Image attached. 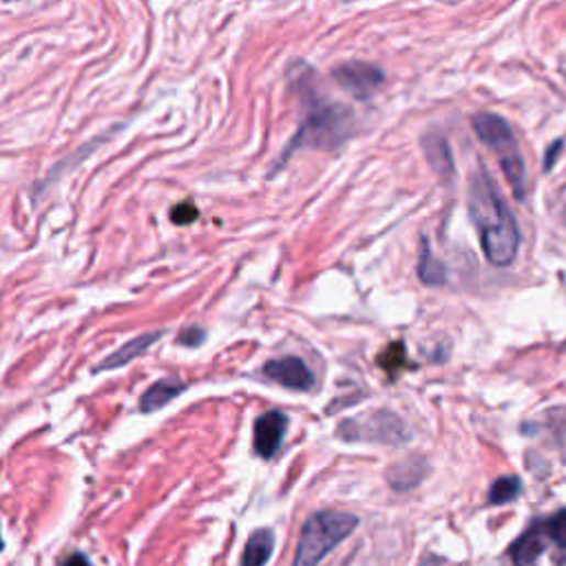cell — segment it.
I'll return each instance as SVG.
<instances>
[{"label": "cell", "instance_id": "cell-17", "mask_svg": "<svg viewBox=\"0 0 566 566\" xmlns=\"http://www.w3.org/2000/svg\"><path fill=\"white\" fill-rule=\"evenodd\" d=\"M379 365L390 374L395 376L397 371H401L406 365H408V356H406V347L403 343H390V347L379 356Z\"/></svg>", "mask_w": 566, "mask_h": 566}, {"label": "cell", "instance_id": "cell-19", "mask_svg": "<svg viewBox=\"0 0 566 566\" xmlns=\"http://www.w3.org/2000/svg\"><path fill=\"white\" fill-rule=\"evenodd\" d=\"M198 218H200V211H198V207L191 204V202H181V204H177V207L170 209V220H173V224H177V226L193 224Z\"/></svg>", "mask_w": 566, "mask_h": 566}, {"label": "cell", "instance_id": "cell-6", "mask_svg": "<svg viewBox=\"0 0 566 566\" xmlns=\"http://www.w3.org/2000/svg\"><path fill=\"white\" fill-rule=\"evenodd\" d=\"M332 80L356 100H367L386 85V74L371 63H343L332 69Z\"/></svg>", "mask_w": 566, "mask_h": 566}, {"label": "cell", "instance_id": "cell-18", "mask_svg": "<svg viewBox=\"0 0 566 566\" xmlns=\"http://www.w3.org/2000/svg\"><path fill=\"white\" fill-rule=\"evenodd\" d=\"M546 535L562 548H566V509L557 511L546 524H544Z\"/></svg>", "mask_w": 566, "mask_h": 566}, {"label": "cell", "instance_id": "cell-10", "mask_svg": "<svg viewBox=\"0 0 566 566\" xmlns=\"http://www.w3.org/2000/svg\"><path fill=\"white\" fill-rule=\"evenodd\" d=\"M186 390V384H179L175 379H162L155 381L142 397H140V412L153 414L162 408H166L173 399H177Z\"/></svg>", "mask_w": 566, "mask_h": 566}, {"label": "cell", "instance_id": "cell-4", "mask_svg": "<svg viewBox=\"0 0 566 566\" xmlns=\"http://www.w3.org/2000/svg\"><path fill=\"white\" fill-rule=\"evenodd\" d=\"M358 526V518L345 511H319L301 531L292 566H319L321 559L336 548Z\"/></svg>", "mask_w": 566, "mask_h": 566}, {"label": "cell", "instance_id": "cell-23", "mask_svg": "<svg viewBox=\"0 0 566 566\" xmlns=\"http://www.w3.org/2000/svg\"><path fill=\"white\" fill-rule=\"evenodd\" d=\"M419 566H445V562L436 555H428V557H423V562Z\"/></svg>", "mask_w": 566, "mask_h": 566}, {"label": "cell", "instance_id": "cell-2", "mask_svg": "<svg viewBox=\"0 0 566 566\" xmlns=\"http://www.w3.org/2000/svg\"><path fill=\"white\" fill-rule=\"evenodd\" d=\"M471 126L478 140L491 148L498 157V164L511 186L515 200L526 198V166L520 151V142L511 129V124L489 111H480L471 118Z\"/></svg>", "mask_w": 566, "mask_h": 566}, {"label": "cell", "instance_id": "cell-3", "mask_svg": "<svg viewBox=\"0 0 566 566\" xmlns=\"http://www.w3.org/2000/svg\"><path fill=\"white\" fill-rule=\"evenodd\" d=\"M306 118L297 135L290 140L288 151H297L301 146L334 148L336 144H341L354 124L352 113L341 104L317 98L310 87L306 89Z\"/></svg>", "mask_w": 566, "mask_h": 566}, {"label": "cell", "instance_id": "cell-11", "mask_svg": "<svg viewBox=\"0 0 566 566\" xmlns=\"http://www.w3.org/2000/svg\"><path fill=\"white\" fill-rule=\"evenodd\" d=\"M544 535L542 526L533 524L529 531H524L509 548V555L515 566H531L544 551Z\"/></svg>", "mask_w": 566, "mask_h": 566}, {"label": "cell", "instance_id": "cell-8", "mask_svg": "<svg viewBox=\"0 0 566 566\" xmlns=\"http://www.w3.org/2000/svg\"><path fill=\"white\" fill-rule=\"evenodd\" d=\"M288 419L281 412H268L255 423V452L262 458H273L286 436Z\"/></svg>", "mask_w": 566, "mask_h": 566}, {"label": "cell", "instance_id": "cell-16", "mask_svg": "<svg viewBox=\"0 0 566 566\" xmlns=\"http://www.w3.org/2000/svg\"><path fill=\"white\" fill-rule=\"evenodd\" d=\"M522 491V482L520 478L515 476H504V478H498L493 485H491V491H489V502L491 504H507L511 500H515Z\"/></svg>", "mask_w": 566, "mask_h": 566}, {"label": "cell", "instance_id": "cell-7", "mask_svg": "<svg viewBox=\"0 0 566 566\" xmlns=\"http://www.w3.org/2000/svg\"><path fill=\"white\" fill-rule=\"evenodd\" d=\"M264 374L268 376L270 381L288 388V390H297V392H306L312 388L314 379L312 371L308 369V365L301 358L295 356H284L277 360H268L264 367Z\"/></svg>", "mask_w": 566, "mask_h": 566}, {"label": "cell", "instance_id": "cell-9", "mask_svg": "<svg viewBox=\"0 0 566 566\" xmlns=\"http://www.w3.org/2000/svg\"><path fill=\"white\" fill-rule=\"evenodd\" d=\"M164 336V332H146L142 336H135L131 339L129 343H124L122 347H118L113 354H109L100 365H96V371H109V369H118V367H124L129 365L133 358L142 356L144 352L151 349V345H155L159 339Z\"/></svg>", "mask_w": 566, "mask_h": 566}, {"label": "cell", "instance_id": "cell-14", "mask_svg": "<svg viewBox=\"0 0 566 566\" xmlns=\"http://www.w3.org/2000/svg\"><path fill=\"white\" fill-rule=\"evenodd\" d=\"M425 474H428V465H425V460L423 458H408V460H403V463H399V465H395L392 467V471H390V482H392V487L395 489H412V487H417L423 478H425Z\"/></svg>", "mask_w": 566, "mask_h": 566}, {"label": "cell", "instance_id": "cell-1", "mask_svg": "<svg viewBox=\"0 0 566 566\" xmlns=\"http://www.w3.org/2000/svg\"><path fill=\"white\" fill-rule=\"evenodd\" d=\"M467 204L487 262L500 268L509 266L520 248V231L487 170L480 168L471 177Z\"/></svg>", "mask_w": 566, "mask_h": 566}, {"label": "cell", "instance_id": "cell-13", "mask_svg": "<svg viewBox=\"0 0 566 566\" xmlns=\"http://www.w3.org/2000/svg\"><path fill=\"white\" fill-rule=\"evenodd\" d=\"M273 548H275L273 531L270 529H257L244 546V555H242L240 566H266L270 555H273Z\"/></svg>", "mask_w": 566, "mask_h": 566}, {"label": "cell", "instance_id": "cell-25", "mask_svg": "<svg viewBox=\"0 0 566 566\" xmlns=\"http://www.w3.org/2000/svg\"><path fill=\"white\" fill-rule=\"evenodd\" d=\"M3 3H14V0H3Z\"/></svg>", "mask_w": 566, "mask_h": 566}, {"label": "cell", "instance_id": "cell-15", "mask_svg": "<svg viewBox=\"0 0 566 566\" xmlns=\"http://www.w3.org/2000/svg\"><path fill=\"white\" fill-rule=\"evenodd\" d=\"M419 277L423 279V284H430V286H441V284H445V266L432 255L430 244H428L425 240H423V244H421Z\"/></svg>", "mask_w": 566, "mask_h": 566}, {"label": "cell", "instance_id": "cell-5", "mask_svg": "<svg viewBox=\"0 0 566 566\" xmlns=\"http://www.w3.org/2000/svg\"><path fill=\"white\" fill-rule=\"evenodd\" d=\"M341 439L345 441H371V443H406L410 439L406 423L390 414V412H376L367 414L365 419L347 421L339 428Z\"/></svg>", "mask_w": 566, "mask_h": 566}, {"label": "cell", "instance_id": "cell-20", "mask_svg": "<svg viewBox=\"0 0 566 566\" xmlns=\"http://www.w3.org/2000/svg\"><path fill=\"white\" fill-rule=\"evenodd\" d=\"M204 339H207V332L198 325H191V328H186V330L179 332L177 343L184 345V347H198V345L204 343Z\"/></svg>", "mask_w": 566, "mask_h": 566}, {"label": "cell", "instance_id": "cell-12", "mask_svg": "<svg viewBox=\"0 0 566 566\" xmlns=\"http://www.w3.org/2000/svg\"><path fill=\"white\" fill-rule=\"evenodd\" d=\"M423 151L430 159V166L443 177V179H450L454 175V157H452V151H450V144L443 135L439 133H432V135H425L423 137Z\"/></svg>", "mask_w": 566, "mask_h": 566}, {"label": "cell", "instance_id": "cell-24", "mask_svg": "<svg viewBox=\"0 0 566 566\" xmlns=\"http://www.w3.org/2000/svg\"><path fill=\"white\" fill-rule=\"evenodd\" d=\"M5 548V542H3V535H0V551H3Z\"/></svg>", "mask_w": 566, "mask_h": 566}, {"label": "cell", "instance_id": "cell-22", "mask_svg": "<svg viewBox=\"0 0 566 566\" xmlns=\"http://www.w3.org/2000/svg\"><path fill=\"white\" fill-rule=\"evenodd\" d=\"M559 148H562V142H559V140L548 148V153H546V168H551V166H553V162H555V153H559Z\"/></svg>", "mask_w": 566, "mask_h": 566}, {"label": "cell", "instance_id": "cell-21", "mask_svg": "<svg viewBox=\"0 0 566 566\" xmlns=\"http://www.w3.org/2000/svg\"><path fill=\"white\" fill-rule=\"evenodd\" d=\"M60 566H91V562L82 551H74L65 557V562Z\"/></svg>", "mask_w": 566, "mask_h": 566}]
</instances>
